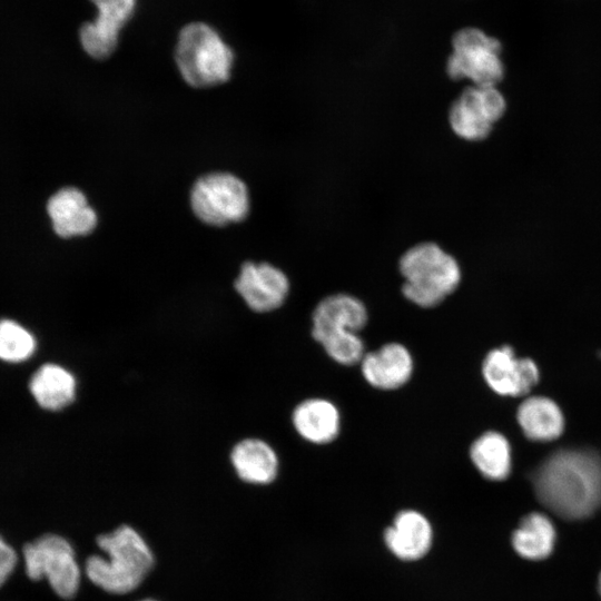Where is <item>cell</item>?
I'll use <instances>...</instances> for the list:
<instances>
[{
    "label": "cell",
    "instance_id": "obj_25",
    "mask_svg": "<svg viewBox=\"0 0 601 601\" xmlns=\"http://www.w3.org/2000/svg\"><path fill=\"white\" fill-rule=\"evenodd\" d=\"M20 562L18 551L0 534V589L9 581Z\"/></svg>",
    "mask_w": 601,
    "mask_h": 601
},
{
    "label": "cell",
    "instance_id": "obj_16",
    "mask_svg": "<svg viewBox=\"0 0 601 601\" xmlns=\"http://www.w3.org/2000/svg\"><path fill=\"white\" fill-rule=\"evenodd\" d=\"M229 459L237 476L246 483L266 485L274 482L278 475V454L262 439L240 440L233 446Z\"/></svg>",
    "mask_w": 601,
    "mask_h": 601
},
{
    "label": "cell",
    "instance_id": "obj_7",
    "mask_svg": "<svg viewBox=\"0 0 601 601\" xmlns=\"http://www.w3.org/2000/svg\"><path fill=\"white\" fill-rule=\"evenodd\" d=\"M190 204L194 214L211 226H225L246 218L249 195L238 177L214 173L200 177L193 186Z\"/></svg>",
    "mask_w": 601,
    "mask_h": 601
},
{
    "label": "cell",
    "instance_id": "obj_6",
    "mask_svg": "<svg viewBox=\"0 0 601 601\" xmlns=\"http://www.w3.org/2000/svg\"><path fill=\"white\" fill-rule=\"evenodd\" d=\"M452 48L446 61L452 80L469 79L477 86H497L503 80L502 46L494 37L476 28H464L453 36Z\"/></svg>",
    "mask_w": 601,
    "mask_h": 601
},
{
    "label": "cell",
    "instance_id": "obj_4",
    "mask_svg": "<svg viewBox=\"0 0 601 601\" xmlns=\"http://www.w3.org/2000/svg\"><path fill=\"white\" fill-rule=\"evenodd\" d=\"M175 61L189 86L208 88L229 79L234 52L213 26L190 22L179 31Z\"/></svg>",
    "mask_w": 601,
    "mask_h": 601
},
{
    "label": "cell",
    "instance_id": "obj_3",
    "mask_svg": "<svg viewBox=\"0 0 601 601\" xmlns=\"http://www.w3.org/2000/svg\"><path fill=\"white\" fill-rule=\"evenodd\" d=\"M398 272L403 278V296L422 308L440 305L462 280L457 259L434 242H422L407 248L398 259Z\"/></svg>",
    "mask_w": 601,
    "mask_h": 601
},
{
    "label": "cell",
    "instance_id": "obj_1",
    "mask_svg": "<svg viewBox=\"0 0 601 601\" xmlns=\"http://www.w3.org/2000/svg\"><path fill=\"white\" fill-rule=\"evenodd\" d=\"M540 502L566 520L591 515L601 505V457L590 450L564 449L532 473Z\"/></svg>",
    "mask_w": 601,
    "mask_h": 601
},
{
    "label": "cell",
    "instance_id": "obj_24",
    "mask_svg": "<svg viewBox=\"0 0 601 601\" xmlns=\"http://www.w3.org/2000/svg\"><path fill=\"white\" fill-rule=\"evenodd\" d=\"M97 9L96 19L122 29L134 16L137 0H90Z\"/></svg>",
    "mask_w": 601,
    "mask_h": 601
},
{
    "label": "cell",
    "instance_id": "obj_21",
    "mask_svg": "<svg viewBox=\"0 0 601 601\" xmlns=\"http://www.w3.org/2000/svg\"><path fill=\"white\" fill-rule=\"evenodd\" d=\"M37 341L31 332L16 321L0 319V359L21 363L36 352Z\"/></svg>",
    "mask_w": 601,
    "mask_h": 601
},
{
    "label": "cell",
    "instance_id": "obj_20",
    "mask_svg": "<svg viewBox=\"0 0 601 601\" xmlns=\"http://www.w3.org/2000/svg\"><path fill=\"white\" fill-rule=\"evenodd\" d=\"M470 459L482 476L491 481H503L511 473L510 443L496 431L484 432L473 441L470 446Z\"/></svg>",
    "mask_w": 601,
    "mask_h": 601
},
{
    "label": "cell",
    "instance_id": "obj_22",
    "mask_svg": "<svg viewBox=\"0 0 601 601\" xmlns=\"http://www.w3.org/2000/svg\"><path fill=\"white\" fill-rule=\"evenodd\" d=\"M120 29L98 19L85 22L79 30L82 49L95 59L108 58L117 48Z\"/></svg>",
    "mask_w": 601,
    "mask_h": 601
},
{
    "label": "cell",
    "instance_id": "obj_12",
    "mask_svg": "<svg viewBox=\"0 0 601 601\" xmlns=\"http://www.w3.org/2000/svg\"><path fill=\"white\" fill-rule=\"evenodd\" d=\"M366 383L377 390L393 391L404 386L414 373L410 349L398 342H390L366 352L359 363Z\"/></svg>",
    "mask_w": 601,
    "mask_h": 601
},
{
    "label": "cell",
    "instance_id": "obj_11",
    "mask_svg": "<svg viewBox=\"0 0 601 601\" xmlns=\"http://www.w3.org/2000/svg\"><path fill=\"white\" fill-rule=\"evenodd\" d=\"M366 305L348 293H335L322 298L312 313L313 338L319 343L325 337L342 333H359L367 324Z\"/></svg>",
    "mask_w": 601,
    "mask_h": 601
},
{
    "label": "cell",
    "instance_id": "obj_23",
    "mask_svg": "<svg viewBox=\"0 0 601 601\" xmlns=\"http://www.w3.org/2000/svg\"><path fill=\"white\" fill-rule=\"evenodd\" d=\"M318 344L331 359L344 366L359 364L366 354L364 341L357 332L332 334Z\"/></svg>",
    "mask_w": 601,
    "mask_h": 601
},
{
    "label": "cell",
    "instance_id": "obj_14",
    "mask_svg": "<svg viewBox=\"0 0 601 601\" xmlns=\"http://www.w3.org/2000/svg\"><path fill=\"white\" fill-rule=\"evenodd\" d=\"M47 211L55 233L62 238L88 235L98 220L83 193L75 187L55 193L48 200Z\"/></svg>",
    "mask_w": 601,
    "mask_h": 601
},
{
    "label": "cell",
    "instance_id": "obj_8",
    "mask_svg": "<svg viewBox=\"0 0 601 601\" xmlns=\"http://www.w3.org/2000/svg\"><path fill=\"white\" fill-rule=\"evenodd\" d=\"M506 109L508 101L497 86L471 85L452 101L447 120L455 136L477 142L491 135Z\"/></svg>",
    "mask_w": 601,
    "mask_h": 601
},
{
    "label": "cell",
    "instance_id": "obj_15",
    "mask_svg": "<svg viewBox=\"0 0 601 601\" xmlns=\"http://www.w3.org/2000/svg\"><path fill=\"white\" fill-rule=\"evenodd\" d=\"M292 424L306 442L324 445L336 440L342 417L335 403L324 397H309L299 402L292 412Z\"/></svg>",
    "mask_w": 601,
    "mask_h": 601
},
{
    "label": "cell",
    "instance_id": "obj_5",
    "mask_svg": "<svg viewBox=\"0 0 601 601\" xmlns=\"http://www.w3.org/2000/svg\"><path fill=\"white\" fill-rule=\"evenodd\" d=\"M23 570L31 581L46 580L61 599H72L80 587L81 570L71 543L57 533H45L21 550Z\"/></svg>",
    "mask_w": 601,
    "mask_h": 601
},
{
    "label": "cell",
    "instance_id": "obj_2",
    "mask_svg": "<svg viewBox=\"0 0 601 601\" xmlns=\"http://www.w3.org/2000/svg\"><path fill=\"white\" fill-rule=\"evenodd\" d=\"M96 542L106 555H90L85 565L86 575L109 593L134 591L154 568L150 548L129 525H120L110 533L101 534Z\"/></svg>",
    "mask_w": 601,
    "mask_h": 601
},
{
    "label": "cell",
    "instance_id": "obj_13",
    "mask_svg": "<svg viewBox=\"0 0 601 601\" xmlns=\"http://www.w3.org/2000/svg\"><path fill=\"white\" fill-rule=\"evenodd\" d=\"M388 551L400 560L416 561L431 549L433 528L428 519L416 510L400 511L384 531Z\"/></svg>",
    "mask_w": 601,
    "mask_h": 601
},
{
    "label": "cell",
    "instance_id": "obj_19",
    "mask_svg": "<svg viewBox=\"0 0 601 601\" xmlns=\"http://www.w3.org/2000/svg\"><path fill=\"white\" fill-rule=\"evenodd\" d=\"M518 422L525 436L533 441H551L563 431V414L552 400L543 396L529 397L518 410Z\"/></svg>",
    "mask_w": 601,
    "mask_h": 601
},
{
    "label": "cell",
    "instance_id": "obj_10",
    "mask_svg": "<svg viewBox=\"0 0 601 601\" xmlns=\"http://www.w3.org/2000/svg\"><path fill=\"white\" fill-rule=\"evenodd\" d=\"M487 386L502 396L526 394L539 381V370L530 358H519L510 346L490 351L482 364Z\"/></svg>",
    "mask_w": 601,
    "mask_h": 601
},
{
    "label": "cell",
    "instance_id": "obj_18",
    "mask_svg": "<svg viewBox=\"0 0 601 601\" xmlns=\"http://www.w3.org/2000/svg\"><path fill=\"white\" fill-rule=\"evenodd\" d=\"M511 543L516 554L529 561L549 558L556 543V529L552 520L540 512L526 514L515 528Z\"/></svg>",
    "mask_w": 601,
    "mask_h": 601
},
{
    "label": "cell",
    "instance_id": "obj_27",
    "mask_svg": "<svg viewBox=\"0 0 601 601\" xmlns=\"http://www.w3.org/2000/svg\"><path fill=\"white\" fill-rule=\"evenodd\" d=\"M140 601H156V600L145 599V600H140Z\"/></svg>",
    "mask_w": 601,
    "mask_h": 601
},
{
    "label": "cell",
    "instance_id": "obj_9",
    "mask_svg": "<svg viewBox=\"0 0 601 601\" xmlns=\"http://www.w3.org/2000/svg\"><path fill=\"white\" fill-rule=\"evenodd\" d=\"M235 289L250 311L269 313L284 305L290 284L280 268L265 262H246L235 280Z\"/></svg>",
    "mask_w": 601,
    "mask_h": 601
},
{
    "label": "cell",
    "instance_id": "obj_26",
    "mask_svg": "<svg viewBox=\"0 0 601 601\" xmlns=\"http://www.w3.org/2000/svg\"><path fill=\"white\" fill-rule=\"evenodd\" d=\"M598 592H599V594L601 597V572H600L599 578H598Z\"/></svg>",
    "mask_w": 601,
    "mask_h": 601
},
{
    "label": "cell",
    "instance_id": "obj_17",
    "mask_svg": "<svg viewBox=\"0 0 601 601\" xmlns=\"http://www.w3.org/2000/svg\"><path fill=\"white\" fill-rule=\"evenodd\" d=\"M29 390L37 404L47 411H61L77 396V378L66 367L47 363L31 376Z\"/></svg>",
    "mask_w": 601,
    "mask_h": 601
}]
</instances>
